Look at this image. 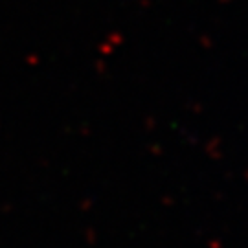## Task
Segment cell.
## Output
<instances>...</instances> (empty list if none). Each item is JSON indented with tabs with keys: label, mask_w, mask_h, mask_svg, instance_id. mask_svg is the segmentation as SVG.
<instances>
[]
</instances>
